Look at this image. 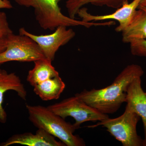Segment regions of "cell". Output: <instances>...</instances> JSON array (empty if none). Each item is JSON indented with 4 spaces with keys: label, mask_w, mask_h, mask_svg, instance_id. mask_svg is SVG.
Wrapping results in <instances>:
<instances>
[{
    "label": "cell",
    "mask_w": 146,
    "mask_h": 146,
    "mask_svg": "<svg viewBox=\"0 0 146 146\" xmlns=\"http://www.w3.org/2000/svg\"><path fill=\"white\" fill-rule=\"evenodd\" d=\"M60 0H15L19 5L32 7L35 19L43 29L53 31L59 26H99L100 23L78 21L64 15L58 5Z\"/></svg>",
    "instance_id": "obj_3"
},
{
    "label": "cell",
    "mask_w": 146,
    "mask_h": 146,
    "mask_svg": "<svg viewBox=\"0 0 146 146\" xmlns=\"http://www.w3.org/2000/svg\"><path fill=\"white\" fill-rule=\"evenodd\" d=\"M141 1L133 0L131 2L125 3L119 8L117 9L114 13L107 15H92L88 12L87 9L83 7L79 10L77 15L82 21L86 22L109 20L117 21L119 25L115 29V31L122 32L130 23L140 5Z\"/></svg>",
    "instance_id": "obj_8"
},
{
    "label": "cell",
    "mask_w": 146,
    "mask_h": 146,
    "mask_svg": "<svg viewBox=\"0 0 146 146\" xmlns=\"http://www.w3.org/2000/svg\"><path fill=\"white\" fill-rule=\"evenodd\" d=\"M122 41L129 43L133 39H146V12L138 8L130 23L122 31Z\"/></svg>",
    "instance_id": "obj_12"
},
{
    "label": "cell",
    "mask_w": 146,
    "mask_h": 146,
    "mask_svg": "<svg viewBox=\"0 0 146 146\" xmlns=\"http://www.w3.org/2000/svg\"><path fill=\"white\" fill-rule=\"evenodd\" d=\"M13 33L9 25L6 14L0 11V40L6 39Z\"/></svg>",
    "instance_id": "obj_17"
},
{
    "label": "cell",
    "mask_w": 146,
    "mask_h": 146,
    "mask_svg": "<svg viewBox=\"0 0 146 146\" xmlns=\"http://www.w3.org/2000/svg\"><path fill=\"white\" fill-rule=\"evenodd\" d=\"M29 119L35 126L59 139L67 146H85V141L74 134L77 129L47 107L27 105Z\"/></svg>",
    "instance_id": "obj_2"
},
{
    "label": "cell",
    "mask_w": 146,
    "mask_h": 146,
    "mask_svg": "<svg viewBox=\"0 0 146 146\" xmlns=\"http://www.w3.org/2000/svg\"><path fill=\"white\" fill-rule=\"evenodd\" d=\"M67 28L59 26L52 34L41 35H35L21 28L19 33L33 39L39 46L46 58L52 62L59 48L68 44L75 36V32L73 30Z\"/></svg>",
    "instance_id": "obj_7"
},
{
    "label": "cell",
    "mask_w": 146,
    "mask_h": 146,
    "mask_svg": "<svg viewBox=\"0 0 146 146\" xmlns=\"http://www.w3.org/2000/svg\"><path fill=\"white\" fill-rule=\"evenodd\" d=\"M47 107L65 119L68 117H72L75 120L74 125L77 129L84 123L100 121L109 117L108 115L99 112L75 96Z\"/></svg>",
    "instance_id": "obj_6"
},
{
    "label": "cell",
    "mask_w": 146,
    "mask_h": 146,
    "mask_svg": "<svg viewBox=\"0 0 146 146\" xmlns=\"http://www.w3.org/2000/svg\"><path fill=\"white\" fill-rule=\"evenodd\" d=\"M140 117L135 112L125 107L122 115L115 118L109 117L88 126L95 128L102 126L123 146H143V139L138 135L137 124Z\"/></svg>",
    "instance_id": "obj_4"
},
{
    "label": "cell",
    "mask_w": 146,
    "mask_h": 146,
    "mask_svg": "<svg viewBox=\"0 0 146 146\" xmlns=\"http://www.w3.org/2000/svg\"><path fill=\"white\" fill-rule=\"evenodd\" d=\"M15 144L29 146H65L61 141H58L54 136L41 129H38L35 134L26 132L15 134L0 146H8Z\"/></svg>",
    "instance_id": "obj_10"
},
{
    "label": "cell",
    "mask_w": 146,
    "mask_h": 146,
    "mask_svg": "<svg viewBox=\"0 0 146 146\" xmlns=\"http://www.w3.org/2000/svg\"><path fill=\"white\" fill-rule=\"evenodd\" d=\"M10 90L16 91L22 99L26 100L27 91L19 77L15 73H9L0 69V122L3 123L7 120V114L3 107L4 96Z\"/></svg>",
    "instance_id": "obj_11"
},
{
    "label": "cell",
    "mask_w": 146,
    "mask_h": 146,
    "mask_svg": "<svg viewBox=\"0 0 146 146\" xmlns=\"http://www.w3.org/2000/svg\"><path fill=\"white\" fill-rule=\"evenodd\" d=\"M126 94V108L142 119L145 134L143 146H146V92L142 88L141 78L135 79L129 84Z\"/></svg>",
    "instance_id": "obj_9"
},
{
    "label": "cell",
    "mask_w": 146,
    "mask_h": 146,
    "mask_svg": "<svg viewBox=\"0 0 146 146\" xmlns=\"http://www.w3.org/2000/svg\"><path fill=\"white\" fill-rule=\"evenodd\" d=\"M138 8L141 9H143V10L145 11L146 12V7H145L140 6H139Z\"/></svg>",
    "instance_id": "obj_21"
},
{
    "label": "cell",
    "mask_w": 146,
    "mask_h": 146,
    "mask_svg": "<svg viewBox=\"0 0 146 146\" xmlns=\"http://www.w3.org/2000/svg\"><path fill=\"white\" fill-rule=\"evenodd\" d=\"M12 8L13 6L9 0H0V9H10Z\"/></svg>",
    "instance_id": "obj_18"
},
{
    "label": "cell",
    "mask_w": 146,
    "mask_h": 146,
    "mask_svg": "<svg viewBox=\"0 0 146 146\" xmlns=\"http://www.w3.org/2000/svg\"><path fill=\"white\" fill-rule=\"evenodd\" d=\"M34 93L44 101L59 98L65 88V84L58 76L33 86Z\"/></svg>",
    "instance_id": "obj_13"
},
{
    "label": "cell",
    "mask_w": 146,
    "mask_h": 146,
    "mask_svg": "<svg viewBox=\"0 0 146 146\" xmlns=\"http://www.w3.org/2000/svg\"><path fill=\"white\" fill-rule=\"evenodd\" d=\"M52 61L46 58L34 61V67L29 72L27 81L32 86L50 78L59 76V73L52 64Z\"/></svg>",
    "instance_id": "obj_14"
},
{
    "label": "cell",
    "mask_w": 146,
    "mask_h": 146,
    "mask_svg": "<svg viewBox=\"0 0 146 146\" xmlns=\"http://www.w3.org/2000/svg\"><path fill=\"white\" fill-rule=\"evenodd\" d=\"M128 1L129 0H66L65 6L69 17L75 19L79 10L86 5L106 6L117 9Z\"/></svg>",
    "instance_id": "obj_15"
},
{
    "label": "cell",
    "mask_w": 146,
    "mask_h": 146,
    "mask_svg": "<svg viewBox=\"0 0 146 146\" xmlns=\"http://www.w3.org/2000/svg\"><path fill=\"white\" fill-rule=\"evenodd\" d=\"M46 58L39 46L27 35H10L5 50L0 53V65L10 61L34 62Z\"/></svg>",
    "instance_id": "obj_5"
},
{
    "label": "cell",
    "mask_w": 146,
    "mask_h": 146,
    "mask_svg": "<svg viewBox=\"0 0 146 146\" xmlns=\"http://www.w3.org/2000/svg\"><path fill=\"white\" fill-rule=\"evenodd\" d=\"M7 38L6 39L0 40V53L3 52L5 50Z\"/></svg>",
    "instance_id": "obj_19"
},
{
    "label": "cell",
    "mask_w": 146,
    "mask_h": 146,
    "mask_svg": "<svg viewBox=\"0 0 146 146\" xmlns=\"http://www.w3.org/2000/svg\"><path fill=\"white\" fill-rule=\"evenodd\" d=\"M144 72L140 65H127L109 86L101 89H84L75 96L103 114H113L126 100V90L134 79L141 78Z\"/></svg>",
    "instance_id": "obj_1"
},
{
    "label": "cell",
    "mask_w": 146,
    "mask_h": 146,
    "mask_svg": "<svg viewBox=\"0 0 146 146\" xmlns=\"http://www.w3.org/2000/svg\"><path fill=\"white\" fill-rule=\"evenodd\" d=\"M140 6L146 7V0H141L140 3Z\"/></svg>",
    "instance_id": "obj_20"
},
{
    "label": "cell",
    "mask_w": 146,
    "mask_h": 146,
    "mask_svg": "<svg viewBox=\"0 0 146 146\" xmlns=\"http://www.w3.org/2000/svg\"><path fill=\"white\" fill-rule=\"evenodd\" d=\"M129 44L133 55L146 57V39H133Z\"/></svg>",
    "instance_id": "obj_16"
}]
</instances>
